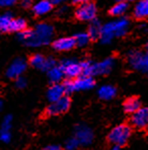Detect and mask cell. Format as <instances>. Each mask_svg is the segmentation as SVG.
<instances>
[{"instance_id": "1", "label": "cell", "mask_w": 148, "mask_h": 150, "mask_svg": "<svg viewBox=\"0 0 148 150\" xmlns=\"http://www.w3.org/2000/svg\"><path fill=\"white\" fill-rule=\"evenodd\" d=\"M54 34V28L49 23H41L36 25L35 30H25L18 33L17 38L23 44L28 47H40L50 43Z\"/></svg>"}, {"instance_id": "2", "label": "cell", "mask_w": 148, "mask_h": 150, "mask_svg": "<svg viewBox=\"0 0 148 150\" xmlns=\"http://www.w3.org/2000/svg\"><path fill=\"white\" fill-rule=\"evenodd\" d=\"M131 133L132 131L130 126L121 124L115 127L114 129H112V131L108 135V139L112 144L121 147L128 142L130 136H131Z\"/></svg>"}, {"instance_id": "3", "label": "cell", "mask_w": 148, "mask_h": 150, "mask_svg": "<svg viewBox=\"0 0 148 150\" xmlns=\"http://www.w3.org/2000/svg\"><path fill=\"white\" fill-rule=\"evenodd\" d=\"M128 63L133 69L146 73L148 71V54L147 52L134 50L128 53Z\"/></svg>"}, {"instance_id": "4", "label": "cell", "mask_w": 148, "mask_h": 150, "mask_svg": "<svg viewBox=\"0 0 148 150\" xmlns=\"http://www.w3.org/2000/svg\"><path fill=\"white\" fill-rule=\"evenodd\" d=\"M98 8L96 5L91 1L83 2L78 4L75 10V17L81 21H91L96 17Z\"/></svg>"}, {"instance_id": "5", "label": "cell", "mask_w": 148, "mask_h": 150, "mask_svg": "<svg viewBox=\"0 0 148 150\" xmlns=\"http://www.w3.org/2000/svg\"><path fill=\"white\" fill-rule=\"evenodd\" d=\"M74 138H76L79 145L87 146L93 140V132L87 125L79 124L75 127Z\"/></svg>"}, {"instance_id": "6", "label": "cell", "mask_w": 148, "mask_h": 150, "mask_svg": "<svg viewBox=\"0 0 148 150\" xmlns=\"http://www.w3.org/2000/svg\"><path fill=\"white\" fill-rule=\"evenodd\" d=\"M71 105V100L68 96H64L60 100L51 103V105L46 110L47 116H59L61 114H64L69 110Z\"/></svg>"}, {"instance_id": "7", "label": "cell", "mask_w": 148, "mask_h": 150, "mask_svg": "<svg viewBox=\"0 0 148 150\" xmlns=\"http://www.w3.org/2000/svg\"><path fill=\"white\" fill-rule=\"evenodd\" d=\"M59 67L63 71L64 76L68 77L69 79H74L81 75L80 64L73 59H65L60 63Z\"/></svg>"}, {"instance_id": "8", "label": "cell", "mask_w": 148, "mask_h": 150, "mask_svg": "<svg viewBox=\"0 0 148 150\" xmlns=\"http://www.w3.org/2000/svg\"><path fill=\"white\" fill-rule=\"evenodd\" d=\"M26 67H28V63H26L25 59L23 58L14 59L11 62V64L8 66L7 70H6V76L10 79L17 78V77L23 75V72L25 71Z\"/></svg>"}, {"instance_id": "9", "label": "cell", "mask_w": 148, "mask_h": 150, "mask_svg": "<svg viewBox=\"0 0 148 150\" xmlns=\"http://www.w3.org/2000/svg\"><path fill=\"white\" fill-rule=\"evenodd\" d=\"M131 124L137 129H145L148 125V110L147 108H140L132 114Z\"/></svg>"}, {"instance_id": "10", "label": "cell", "mask_w": 148, "mask_h": 150, "mask_svg": "<svg viewBox=\"0 0 148 150\" xmlns=\"http://www.w3.org/2000/svg\"><path fill=\"white\" fill-rule=\"evenodd\" d=\"M96 85V81L90 76H80L76 77L72 80V88L73 91H79V90H88Z\"/></svg>"}, {"instance_id": "11", "label": "cell", "mask_w": 148, "mask_h": 150, "mask_svg": "<svg viewBox=\"0 0 148 150\" xmlns=\"http://www.w3.org/2000/svg\"><path fill=\"white\" fill-rule=\"evenodd\" d=\"M115 66V59L110 57L101 62L93 63V76L94 75H105L109 74Z\"/></svg>"}, {"instance_id": "12", "label": "cell", "mask_w": 148, "mask_h": 150, "mask_svg": "<svg viewBox=\"0 0 148 150\" xmlns=\"http://www.w3.org/2000/svg\"><path fill=\"white\" fill-rule=\"evenodd\" d=\"M12 125V117L11 116H6L3 119L1 124V130H0V140L4 143H8L11 139V134H10V130H11Z\"/></svg>"}, {"instance_id": "13", "label": "cell", "mask_w": 148, "mask_h": 150, "mask_svg": "<svg viewBox=\"0 0 148 150\" xmlns=\"http://www.w3.org/2000/svg\"><path fill=\"white\" fill-rule=\"evenodd\" d=\"M75 47V42L73 38L65 37L60 38L54 41L53 43V48L59 52H64V51H70Z\"/></svg>"}, {"instance_id": "14", "label": "cell", "mask_w": 148, "mask_h": 150, "mask_svg": "<svg viewBox=\"0 0 148 150\" xmlns=\"http://www.w3.org/2000/svg\"><path fill=\"white\" fill-rule=\"evenodd\" d=\"M64 96H65V90L63 85L60 83H53L47 91V98L51 103L60 100Z\"/></svg>"}, {"instance_id": "15", "label": "cell", "mask_w": 148, "mask_h": 150, "mask_svg": "<svg viewBox=\"0 0 148 150\" xmlns=\"http://www.w3.org/2000/svg\"><path fill=\"white\" fill-rule=\"evenodd\" d=\"M115 38V30H114V23L113 21L106 23V25H101V36H99V40H101V44H110L112 40Z\"/></svg>"}, {"instance_id": "16", "label": "cell", "mask_w": 148, "mask_h": 150, "mask_svg": "<svg viewBox=\"0 0 148 150\" xmlns=\"http://www.w3.org/2000/svg\"><path fill=\"white\" fill-rule=\"evenodd\" d=\"M114 23V30H115V37H123L128 33L130 25V21L127 17H120L117 21H113Z\"/></svg>"}, {"instance_id": "17", "label": "cell", "mask_w": 148, "mask_h": 150, "mask_svg": "<svg viewBox=\"0 0 148 150\" xmlns=\"http://www.w3.org/2000/svg\"><path fill=\"white\" fill-rule=\"evenodd\" d=\"M52 8L53 5L49 0H40L33 5V11L38 16H41V15H45L50 12Z\"/></svg>"}, {"instance_id": "18", "label": "cell", "mask_w": 148, "mask_h": 150, "mask_svg": "<svg viewBox=\"0 0 148 150\" xmlns=\"http://www.w3.org/2000/svg\"><path fill=\"white\" fill-rule=\"evenodd\" d=\"M134 17L137 19H144L148 15V1L147 0H140L136 3L133 10Z\"/></svg>"}, {"instance_id": "19", "label": "cell", "mask_w": 148, "mask_h": 150, "mask_svg": "<svg viewBox=\"0 0 148 150\" xmlns=\"http://www.w3.org/2000/svg\"><path fill=\"white\" fill-rule=\"evenodd\" d=\"M98 98H101V100H110L116 96L117 89H116V87L113 86V85L106 84V85H103V86H101L98 88Z\"/></svg>"}, {"instance_id": "20", "label": "cell", "mask_w": 148, "mask_h": 150, "mask_svg": "<svg viewBox=\"0 0 148 150\" xmlns=\"http://www.w3.org/2000/svg\"><path fill=\"white\" fill-rule=\"evenodd\" d=\"M101 23L98 19L94 18L93 21H90V25L88 26V30H87V35L89 37L90 40L92 41H96L99 39L101 36Z\"/></svg>"}, {"instance_id": "21", "label": "cell", "mask_w": 148, "mask_h": 150, "mask_svg": "<svg viewBox=\"0 0 148 150\" xmlns=\"http://www.w3.org/2000/svg\"><path fill=\"white\" fill-rule=\"evenodd\" d=\"M141 108V101L138 98H129L124 101V111L128 114H133Z\"/></svg>"}, {"instance_id": "22", "label": "cell", "mask_w": 148, "mask_h": 150, "mask_svg": "<svg viewBox=\"0 0 148 150\" xmlns=\"http://www.w3.org/2000/svg\"><path fill=\"white\" fill-rule=\"evenodd\" d=\"M47 73H48V78H49V80L52 83H59L64 77L63 71L57 65L54 66L53 68H51L50 70H48Z\"/></svg>"}, {"instance_id": "23", "label": "cell", "mask_w": 148, "mask_h": 150, "mask_svg": "<svg viewBox=\"0 0 148 150\" xmlns=\"http://www.w3.org/2000/svg\"><path fill=\"white\" fill-rule=\"evenodd\" d=\"M128 8H129V5L126 2H117L110 9V14L113 16H122L127 12Z\"/></svg>"}, {"instance_id": "24", "label": "cell", "mask_w": 148, "mask_h": 150, "mask_svg": "<svg viewBox=\"0 0 148 150\" xmlns=\"http://www.w3.org/2000/svg\"><path fill=\"white\" fill-rule=\"evenodd\" d=\"M26 21L23 18H12L8 26V30L10 32H21L26 28Z\"/></svg>"}, {"instance_id": "25", "label": "cell", "mask_w": 148, "mask_h": 150, "mask_svg": "<svg viewBox=\"0 0 148 150\" xmlns=\"http://www.w3.org/2000/svg\"><path fill=\"white\" fill-rule=\"evenodd\" d=\"M73 39L75 42V46H78V47H85L90 41L87 33H77L73 37Z\"/></svg>"}, {"instance_id": "26", "label": "cell", "mask_w": 148, "mask_h": 150, "mask_svg": "<svg viewBox=\"0 0 148 150\" xmlns=\"http://www.w3.org/2000/svg\"><path fill=\"white\" fill-rule=\"evenodd\" d=\"M81 68V75L83 76H93V63L91 61H82L79 63Z\"/></svg>"}, {"instance_id": "27", "label": "cell", "mask_w": 148, "mask_h": 150, "mask_svg": "<svg viewBox=\"0 0 148 150\" xmlns=\"http://www.w3.org/2000/svg\"><path fill=\"white\" fill-rule=\"evenodd\" d=\"M45 57L41 54H35L30 57V64L33 66V67L37 68V69L42 70L43 69L44 63H45Z\"/></svg>"}, {"instance_id": "28", "label": "cell", "mask_w": 148, "mask_h": 150, "mask_svg": "<svg viewBox=\"0 0 148 150\" xmlns=\"http://www.w3.org/2000/svg\"><path fill=\"white\" fill-rule=\"evenodd\" d=\"M12 18V14L10 12H5L0 15V30L7 32L8 26H9V23Z\"/></svg>"}, {"instance_id": "29", "label": "cell", "mask_w": 148, "mask_h": 150, "mask_svg": "<svg viewBox=\"0 0 148 150\" xmlns=\"http://www.w3.org/2000/svg\"><path fill=\"white\" fill-rule=\"evenodd\" d=\"M79 146H80V145H79L78 141H77L76 138H74V137L68 139L65 143V149L66 150H76Z\"/></svg>"}, {"instance_id": "30", "label": "cell", "mask_w": 148, "mask_h": 150, "mask_svg": "<svg viewBox=\"0 0 148 150\" xmlns=\"http://www.w3.org/2000/svg\"><path fill=\"white\" fill-rule=\"evenodd\" d=\"M54 66H56V61L54 60L53 58H46L45 59V63H44V66H43V71H48L50 70L51 68H53Z\"/></svg>"}, {"instance_id": "31", "label": "cell", "mask_w": 148, "mask_h": 150, "mask_svg": "<svg viewBox=\"0 0 148 150\" xmlns=\"http://www.w3.org/2000/svg\"><path fill=\"white\" fill-rule=\"evenodd\" d=\"M26 79L25 77L23 76H19L17 77V78H15V86L17 88H19V89H23V88H25L26 86Z\"/></svg>"}, {"instance_id": "32", "label": "cell", "mask_w": 148, "mask_h": 150, "mask_svg": "<svg viewBox=\"0 0 148 150\" xmlns=\"http://www.w3.org/2000/svg\"><path fill=\"white\" fill-rule=\"evenodd\" d=\"M17 0H0V6H11L16 3Z\"/></svg>"}, {"instance_id": "33", "label": "cell", "mask_w": 148, "mask_h": 150, "mask_svg": "<svg viewBox=\"0 0 148 150\" xmlns=\"http://www.w3.org/2000/svg\"><path fill=\"white\" fill-rule=\"evenodd\" d=\"M21 4L23 8H30L33 6V0H21Z\"/></svg>"}, {"instance_id": "34", "label": "cell", "mask_w": 148, "mask_h": 150, "mask_svg": "<svg viewBox=\"0 0 148 150\" xmlns=\"http://www.w3.org/2000/svg\"><path fill=\"white\" fill-rule=\"evenodd\" d=\"M42 150H62V148L60 146H58V145H49V146L45 147Z\"/></svg>"}, {"instance_id": "35", "label": "cell", "mask_w": 148, "mask_h": 150, "mask_svg": "<svg viewBox=\"0 0 148 150\" xmlns=\"http://www.w3.org/2000/svg\"><path fill=\"white\" fill-rule=\"evenodd\" d=\"M49 1L51 2L52 5H59V4L64 3V2L68 1V0H49Z\"/></svg>"}, {"instance_id": "36", "label": "cell", "mask_w": 148, "mask_h": 150, "mask_svg": "<svg viewBox=\"0 0 148 150\" xmlns=\"http://www.w3.org/2000/svg\"><path fill=\"white\" fill-rule=\"evenodd\" d=\"M72 1H73V3L75 4H81V3H83V2L89 1V0H72Z\"/></svg>"}, {"instance_id": "37", "label": "cell", "mask_w": 148, "mask_h": 150, "mask_svg": "<svg viewBox=\"0 0 148 150\" xmlns=\"http://www.w3.org/2000/svg\"><path fill=\"white\" fill-rule=\"evenodd\" d=\"M111 150H122L120 146H116V145H114V147H112Z\"/></svg>"}, {"instance_id": "38", "label": "cell", "mask_w": 148, "mask_h": 150, "mask_svg": "<svg viewBox=\"0 0 148 150\" xmlns=\"http://www.w3.org/2000/svg\"><path fill=\"white\" fill-rule=\"evenodd\" d=\"M131 1H133V0H117V2H126V3L131 2Z\"/></svg>"}, {"instance_id": "39", "label": "cell", "mask_w": 148, "mask_h": 150, "mask_svg": "<svg viewBox=\"0 0 148 150\" xmlns=\"http://www.w3.org/2000/svg\"><path fill=\"white\" fill-rule=\"evenodd\" d=\"M1 108H2V101L0 100V110H1Z\"/></svg>"}]
</instances>
